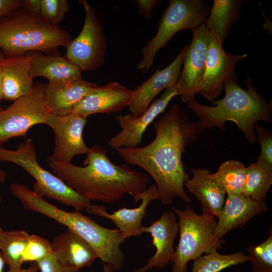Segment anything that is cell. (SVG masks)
<instances>
[{
    "mask_svg": "<svg viewBox=\"0 0 272 272\" xmlns=\"http://www.w3.org/2000/svg\"><path fill=\"white\" fill-rule=\"evenodd\" d=\"M272 184V164L257 161L246 167L242 194L258 201H264Z\"/></svg>",
    "mask_w": 272,
    "mask_h": 272,
    "instance_id": "484cf974",
    "label": "cell"
},
{
    "mask_svg": "<svg viewBox=\"0 0 272 272\" xmlns=\"http://www.w3.org/2000/svg\"><path fill=\"white\" fill-rule=\"evenodd\" d=\"M52 253L51 243L49 240L35 234L29 235L22 262H37Z\"/></svg>",
    "mask_w": 272,
    "mask_h": 272,
    "instance_id": "4dcf8cb0",
    "label": "cell"
},
{
    "mask_svg": "<svg viewBox=\"0 0 272 272\" xmlns=\"http://www.w3.org/2000/svg\"><path fill=\"white\" fill-rule=\"evenodd\" d=\"M24 5L25 0H0V18Z\"/></svg>",
    "mask_w": 272,
    "mask_h": 272,
    "instance_id": "d590c367",
    "label": "cell"
},
{
    "mask_svg": "<svg viewBox=\"0 0 272 272\" xmlns=\"http://www.w3.org/2000/svg\"><path fill=\"white\" fill-rule=\"evenodd\" d=\"M177 95L173 86L166 89L140 117H134L131 114L117 116L115 120L121 131L111 138L107 142V145L114 149L137 147L142 143L146 128L158 115L164 112L171 100Z\"/></svg>",
    "mask_w": 272,
    "mask_h": 272,
    "instance_id": "5bb4252c",
    "label": "cell"
},
{
    "mask_svg": "<svg viewBox=\"0 0 272 272\" xmlns=\"http://www.w3.org/2000/svg\"><path fill=\"white\" fill-rule=\"evenodd\" d=\"M137 9L139 13L145 19L152 17V11L154 7L159 5L161 0H137Z\"/></svg>",
    "mask_w": 272,
    "mask_h": 272,
    "instance_id": "e575fe53",
    "label": "cell"
},
{
    "mask_svg": "<svg viewBox=\"0 0 272 272\" xmlns=\"http://www.w3.org/2000/svg\"><path fill=\"white\" fill-rule=\"evenodd\" d=\"M72 39L62 27L29 12L24 6L0 18V50L6 57L36 51L52 53L59 47L66 48Z\"/></svg>",
    "mask_w": 272,
    "mask_h": 272,
    "instance_id": "5b68a950",
    "label": "cell"
},
{
    "mask_svg": "<svg viewBox=\"0 0 272 272\" xmlns=\"http://www.w3.org/2000/svg\"><path fill=\"white\" fill-rule=\"evenodd\" d=\"M257 134L256 140L260 146V153L257 161L272 164V133L256 123L254 126Z\"/></svg>",
    "mask_w": 272,
    "mask_h": 272,
    "instance_id": "d6a6232c",
    "label": "cell"
},
{
    "mask_svg": "<svg viewBox=\"0 0 272 272\" xmlns=\"http://www.w3.org/2000/svg\"><path fill=\"white\" fill-rule=\"evenodd\" d=\"M3 57H4V56L3 54L2 53V51L0 50V58Z\"/></svg>",
    "mask_w": 272,
    "mask_h": 272,
    "instance_id": "ee69618b",
    "label": "cell"
},
{
    "mask_svg": "<svg viewBox=\"0 0 272 272\" xmlns=\"http://www.w3.org/2000/svg\"><path fill=\"white\" fill-rule=\"evenodd\" d=\"M7 176V173L5 171L0 169V183H4L6 181Z\"/></svg>",
    "mask_w": 272,
    "mask_h": 272,
    "instance_id": "f35d334b",
    "label": "cell"
},
{
    "mask_svg": "<svg viewBox=\"0 0 272 272\" xmlns=\"http://www.w3.org/2000/svg\"><path fill=\"white\" fill-rule=\"evenodd\" d=\"M9 190L25 210L53 219L80 236L94 249L103 263L110 264L114 271L122 267L125 255L120 245L126 238L117 228L104 227L80 212L59 209L24 184L12 183Z\"/></svg>",
    "mask_w": 272,
    "mask_h": 272,
    "instance_id": "277c9868",
    "label": "cell"
},
{
    "mask_svg": "<svg viewBox=\"0 0 272 272\" xmlns=\"http://www.w3.org/2000/svg\"><path fill=\"white\" fill-rule=\"evenodd\" d=\"M5 264V260L0 250V272H3L4 267Z\"/></svg>",
    "mask_w": 272,
    "mask_h": 272,
    "instance_id": "b9f144b4",
    "label": "cell"
},
{
    "mask_svg": "<svg viewBox=\"0 0 272 272\" xmlns=\"http://www.w3.org/2000/svg\"><path fill=\"white\" fill-rule=\"evenodd\" d=\"M69 9L66 0H42L40 15L50 24L59 26Z\"/></svg>",
    "mask_w": 272,
    "mask_h": 272,
    "instance_id": "1f68e13d",
    "label": "cell"
},
{
    "mask_svg": "<svg viewBox=\"0 0 272 272\" xmlns=\"http://www.w3.org/2000/svg\"><path fill=\"white\" fill-rule=\"evenodd\" d=\"M85 18L79 35L66 47L64 57L82 71H95L104 63L107 42L96 12L85 0L79 1Z\"/></svg>",
    "mask_w": 272,
    "mask_h": 272,
    "instance_id": "30bf717a",
    "label": "cell"
},
{
    "mask_svg": "<svg viewBox=\"0 0 272 272\" xmlns=\"http://www.w3.org/2000/svg\"><path fill=\"white\" fill-rule=\"evenodd\" d=\"M87 119L73 112L49 116L46 124L51 128L55 135V147L50 156L53 160L61 163L71 162L74 156L89 152L90 148L83 138Z\"/></svg>",
    "mask_w": 272,
    "mask_h": 272,
    "instance_id": "4fadbf2b",
    "label": "cell"
},
{
    "mask_svg": "<svg viewBox=\"0 0 272 272\" xmlns=\"http://www.w3.org/2000/svg\"><path fill=\"white\" fill-rule=\"evenodd\" d=\"M26 53L31 57V74L33 79L44 77L48 84L54 85H64L82 79V70L62 56L58 50L48 54L36 51Z\"/></svg>",
    "mask_w": 272,
    "mask_h": 272,
    "instance_id": "44dd1931",
    "label": "cell"
},
{
    "mask_svg": "<svg viewBox=\"0 0 272 272\" xmlns=\"http://www.w3.org/2000/svg\"><path fill=\"white\" fill-rule=\"evenodd\" d=\"M114 270L112 266L107 263H103V272H113Z\"/></svg>",
    "mask_w": 272,
    "mask_h": 272,
    "instance_id": "60d3db41",
    "label": "cell"
},
{
    "mask_svg": "<svg viewBox=\"0 0 272 272\" xmlns=\"http://www.w3.org/2000/svg\"><path fill=\"white\" fill-rule=\"evenodd\" d=\"M245 174L246 167L243 163L230 160L222 163L213 176L226 194H242Z\"/></svg>",
    "mask_w": 272,
    "mask_h": 272,
    "instance_id": "83f0119b",
    "label": "cell"
},
{
    "mask_svg": "<svg viewBox=\"0 0 272 272\" xmlns=\"http://www.w3.org/2000/svg\"><path fill=\"white\" fill-rule=\"evenodd\" d=\"M3 76L0 70V102L3 100Z\"/></svg>",
    "mask_w": 272,
    "mask_h": 272,
    "instance_id": "ab89813d",
    "label": "cell"
},
{
    "mask_svg": "<svg viewBox=\"0 0 272 272\" xmlns=\"http://www.w3.org/2000/svg\"><path fill=\"white\" fill-rule=\"evenodd\" d=\"M267 211L264 201L254 200L242 194H228L218 216L215 236L222 239L228 232L243 227L256 215Z\"/></svg>",
    "mask_w": 272,
    "mask_h": 272,
    "instance_id": "ac0fdd59",
    "label": "cell"
},
{
    "mask_svg": "<svg viewBox=\"0 0 272 272\" xmlns=\"http://www.w3.org/2000/svg\"><path fill=\"white\" fill-rule=\"evenodd\" d=\"M178 219L179 240L172 260V272H187V263L203 253L220 250L224 241L215 236V217L197 215L187 205L184 210L171 207Z\"/></svg>",
    "mask_w": 272,
    "mask_h": 272,
    "instance_id": "8992f818",
    "label": "cell"
},
{
    "mask_svg": "<svg viewBox=\"0 0 272 272\" xmlns=\"http://www.w3.org/2000/svg\"><path fill=\"white\" fill-rule=\"evenodd\" d=\"M253 81L247 78V89L238 84L234 76L225 83L222 98L215 100L213 106L200 104L195 100L187 104L199 119L198 122L205 129L216 127L225 130L226 121L234 122L250 144L255 143L256 135L254 126L259 121L269 123L272 119V103L266 100L255 90Z\"/></svg>",
    "mask_w": 272,
    "mask_h": 272,
    "instance_id": "3957f363",
    "label": "cell"
},
{
    "mask_svg": "<svg viewBox=\"0 0 272 272\" xmlns=\"http://www.w3.org/2000/svg\"><path fill=\"white\" fill-rule=\"evenodd\" d=\"M244 252L222 254L218 250L201 255L194 261L191 272H219L223 269L249 261Z\"/></svg>",
    "mask_w": 272,
    "mask_h": 272,
    "instance_id": "f1b7e54d",
    "label": "cell"
},
{
    "mask_svg": "<svg viewBox=\"0 0 272 272\" xmlns=\"http://www.w3.org/2000/svg\"><path fill=\"white\" fill-rule=\"evenodd\" d=\"M42 0H25L24 8L29 12L40 15Z\"/></svg>",
    "mask_w": 272,
    "mask_h": 272,
    "instance_id": "8d00e7d4",
    "label": "cell"
},
{
    "mask_svg": "<svg viewBox=\"0 0 272 272\" xmlns=\"http://www.w3.org/2000/svg\"><path fill=\"white\" fill-rule=\"evenodd\" d=\"M243 1L214 0L205 24L211 36L223 44L239 19Z\"/></svg>",
    "mask_w": 272,
    "mask_h": 272,
    "instance_id": "d4e9b609",
    "label": "cell"
},
{
    "mask_svg": "<svg viewBox=\"0 0 272 272\" xmlns=\"http://www.w3.org/2000/svg\"><path fill=\"white\" fill-rule=\"evenodd\" d=\"M155 137L147 145L115 150L125 163L142 168L155 181L158 200L171 205L176 197L186 202L190 199L184 190L189 179L182 161L186 146L194 142L205 129L193 121L177 104H173L153 122Z\"/></svg>",
    "mask_w": 272,
    "mask_h": 272,
    "instance_id": "6da1fadb",
    "label": "cell"
},
{
    "mask_svg": "<svg viewBox=\"0 0 272 272\" xmlns=\"http://www.w3.org/2000/svg\"><path fill=\"white\" fill-rule=\"evenodd\" d=\"M45 84L37 82L33 90L5 109L0 110V146L15 137H26L33 125L45 124L52 112L45 98Z\"/></svg>",
    "mask_w": 272,
    "mask_h": 272,
    "instance_id": "9c48e42d",
    "label": "cell"
},
{
    "mask_svg": "<svg viewBox=\"0 0 272 272\" xmlns=\"http://www.w3.org/2000/svg\"><path fill=\"white\" fill-rule=\"evenodd\" d=\"M190 44L186 46L183 68L174 85L177 95L185 103L195 100V95L204 74L211 35L205 23L192 31Z\"/></svg>",
    "mask_w": 272,
    "mask_h": 272,
    "instance_id": "8fae6325",
    "label": "cell"
},
{
    "mask_svg": "<svg viewBox=\"0 0 272 272\" xmlns=\"http://www.w3.org/2000/svg\"><path fill=\"white\" fill-rule=\"evenodd\" d=\"M247 55L228 53L224 49L223 44L211 36L204 74L196 93L212 104L222 93L225 82L236 75L235 70L237 63Z\"/></svg>",
    "mask_w": 272,
    "mask_h": 272,
    "instance_id": "7c38bea8",
    "label": "cell"
},
{
    "mask_svg": "<svg viewBox=\"0 0 272 272\" xmlns=\"http://www.w3.org/2000/svg\"><path fill=\"white\" fill-rule=\"evenodd\" d=\"M31 68V57L28 53L0 58L3 100L14 101L33 90L35 84Z\"/></svg>",
    "mask_w": 272,
    "mask_h": 272,
    "instance_id": "ffe728a7",
    "label": "cell"
},
{
    "mask_svg": "<svg viewBox=\"0 0 272 272\" xmlns=\"http://www.w3.org/2000/svg\"><path fill=\"white\" fill-rule=\"evenodd\" d=\"M2 109H3V108H2V107L0 106V110H1Z\"/></svg>",
    "mask_w": 272,
    "mask_h": 272,
    "instance_id": "bcb514c9",
    "label": "cell"
},
{
    "mask_svg": "<svg viewBox=\"0 0 272 272\" xmlns=\"http://www.w3.org/2000/svg\"><path fill=\"white\" fill-rule=\"evenodd\" d=\"M4 231L2 229V228L0 226V247H1V243H2V238H3Z\"/></svg>",
    "mask_w": 272,
    "mask_h": 272,
    "instance_id": "7bdbcfd3",
    "label": "cell"
},
{
    "mask_svg": "<svg viewBox=\"0 0 272 272\" xmlns=\"http://www.w3.org/2000/svg\"><path fill=\"white\" fill-rule=\"evenodd\" d=\"M141 233L151 234L152 244L155 247L156 252L148 259L145 265L133 272H146L154 268L162 269L172 261L175 251L173 244L179 233V224L172 210L163 212L160 218L150 226H143Z\"/></svg>",
    "mask_w": 272,
    "mask_h": 272,
    "instance_id": "9a60e30c",
    "label": "cell"
},
{
    "mask_svg": "<svg viewBox=\"0 0 272 272\" xmlns=\"http://www.w3.org/2000/svg\"><path fill=\"white\" fill-rule=\"evenodd\" d=\"M2 199L1 193V191H0V203L2 202Z\"/></svg>",
    "mask_w": 272,
    "mask_h": 272,
    "instance_id": "f6af8a7d",
    "label": "cell"
},
{
    "mask_svg": "<svg viewBox=\"0 0 272 272\" xmlns=\"http://www.w3.org/2000/svg\"><path fill=\"white\" fill-rule=\"evenodd\" d=\"M267 239L258 245L249 244L246 248L252 272H272V229Z\"/></svg>",
    "mask_w": 272,
    "mask_h": 272,
    "instance_id": "f546056e",
    "label": "cell"
},
{
    "mask_svg": "<svg viewBox=\"0 0 272 272\" xmlns=\"http://www.w3.org/2000/svg\"><path fill=\"white\" fill-rule=\"evenodd\" d=\"M192 177L184 184L188 192L199 201L202 214L218 217L225 201L226 193L208 169L192 168Z\"/></svg>",
    "mask_w": 272,
    "mask_h": 272,
    "instance_id": "7402d4cb",
    "label": "cell"
},
{
    "mask_svg": "<svg viewBox=\"0 0 272 272\" xmlns=\"http://www.w3.org/2000/svg\"><path fill=\"white\" fill-rule=\"evenodd\" d=\"M86 155L83 167L56 162L50 156L47 162L54 175L90 201L111 203L126 194L136 202L141 200V194L147 188L146 173L134 170L127 164H114L105 149L97 145L90 148Z\"/></svg>",
    "mask_w": 272,
    "mask_h": 272,
    "instance_id": "7a4b0ae2",
    "label": "cell"
},
{
    "mask_svg": "<svg viewBox=\"0 0 272 272\" xmlns=\"http://www.w3.org/2000/svg\"><path fill=\"white\" fill-rule=\"evenodd\" d=\"M158 197V190L154 183L150 185L140 195L141 205L137 208L127 209L123 208L112 214L108 213L106 207L90 204L87 211L94 215L112 221L125 237H138L142 234L143 219L147 215L146 209L150 203Z\"/></svg>",
    "mask_w": 272,
    "mask_h": 272,
    "instance_id": "d6986e66",
    "label": "cell"
},
{
    "mask_svg": "<svg viewBox=\"0 0 272 272\" xmlns=\"http://www.w3.org/2000/svg\"><path fill=\"white\" fill-rule=\"evenodd\" d=\"M133 90L116 82L97 86L77 104L72 112L85 118L95 113H118L128 107Z\"/></svg>",
    "mask_w": 272,
    "mask_h": 272,
    "instance_id": "e0dca14e",
    "label": "cell"
},
{
    "mask_svg": "<svg viewBox=\"0 0 272 272\" xmlns=\"http://www.w3.org/2000/svg\"><path fill=\"white\" fill-rule=\"evenodd\" d=\"M186 46L181 50L169 65L162 70L158 68L151 77L133 90L128 107L133 116H141L160 92L175 85L181 72Z\"/></svg>",
    "mask_w": 272,
    "mask_h": 272,
    "instance_id": "2e32d148",
    "label": "cell"
},
{
    "mask_svg": "<svg viewBox=\"0 0 272 272\" xmlns=\"http://www.w3.org/2000/svg\"><path fill=\"white\" fill-rule=\"evenodd\" d=\"M97 85L82 79L59 85L45 84V98L52 113L62 115L72 112L75 106Z\"/></svg>",
    "mask_w": 272,
    "mask_h": 272,
    "instance_id": "cb8c5ba5",
    "label": "cell"
},
{
    "mask_svg": "<svg viewBox=\"0 0 272 272\" xmlns=\"http://www.w3.org/2000/svg\"><path fill=\"white\" fill-rule=\"evenodd\" d=\"M210 8L203 0H170L158 24L157 32L142 49V58L138 70L147 73L153 65L155 55L172 37L183 29L191 31L203 25Z\"/></svg>",
    "mask_w": 272,
    "mask_h": 272,
    "instance_id": "ba28073f",
    "label": "cell"
},
{
    "mask_svg": "<svg viewBox=\"0 0 272 272\" xmlns=\"http://www.w3.org/2000/svg\"><path fill=\"white\" fill-rule=\"evenodd\" d=\"M41 272H79V269L62 265L52 254L36 262Z\"/></svg>",
    "mask_w": 272,
    "mask_h": 272,
    "instance_id": "836d02e7",
    "label": "cell"
},
{
    "mask_svg": "<svg viewBox=\"0 0 272 272\" xmlns=\"http://www.w3.org/2000/svg\"><path fill=\"white\" fill-rule=\"evenodd\" d=\"M51 243L53 254L66 266L80 270L91 266L98 258L85 240L69 229L55 237Z\"/></svg>",
    "mask_w": 272,
    "mask_h": 272,
    "instance_id": "603a6c76",
    "label": "cell"
},
{
    "mask_svg": "<svg viewBox=\"0 0 272 272\" xmlns=\"http://www.w3.org/2000/svg\"><path fill=\"white\" fill-rule=\"evenodd\" d=\"M39 269L38 264L36 262H32L29 266L26 268H21L18 271L14 272H37ZM7 272H11L8 271Z\"/></svg>",
    "mask_w": 272,
    "mask_h": 272,
    "instance_id": "74e56055",
    "label": "cell"
},
{
    "mask_svg": "<svg viewBox=\"0 0 272 272\" xmlns=\"http://www.w3.org/2000/svg\"><path fill=\"white\" fill-rule=\"evenodd\" d=\"M0 161L14 163L23 168L35 180L33 191L39 195L45 196L80 212L91 204L68 186L55 175L43 168L38 163L36 147L33 141L27 139L16 149L11 150L0 146Z\"/></svg>",
    "mask_w": 272,
    "mask_h": 272,
    "instance_id": "52a82bcc",
    "label": "cell"
},
{
    "mask_svg": "<svg viewBox=\"0 0 272 272\" xmlns=\"http://www.w3.org/2000/svg\"><path fill=\"white\" fill-rule=\"evenodd\" d=\"M29 234L23 230L4 231L0 250L9 270L14 272L22 268V258Z\"/></svg>",
    "mask_w": 272,
    "mask_h": 272,
    "instance_id": "4316f807",
    "label": "cell"
}]
</instances>
